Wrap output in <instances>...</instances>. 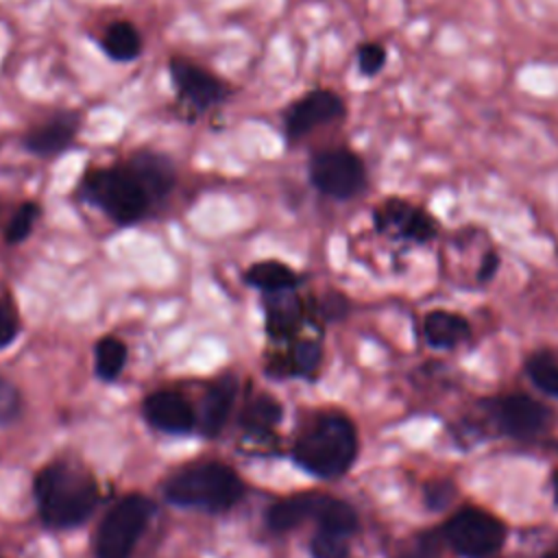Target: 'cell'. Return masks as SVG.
Listing matches in <instances>:
<instances>
[{"label": "cell", "mask_w": 558, "mask_h": 558, "mask_svg": "<svg viewBox=\"0 0 558 558\" xmlns=\"http://www.w3.org/2000/svg\"><path fill=\"white\" fill-rule=\"evenodd\" d=\"M294 460L312 475L331 480L342 475L355 453L357 434L353 423L336 412L318 416L294 442Z\"/></svg>", "instance_id": "cell-2"}, {"label": "cell", "mask_w": 558, "mask_h": 558, "mask_svg": "<svg viewBox=\"0 0 558 558\" xmlns=\"http://www.w3.org/2000/svg\"><path fill=\"white\" fill-rule=\"evenodd\" d=\"M146 421L168 434H185L194 427L196 416L192 405L177 392L159 390L144 401Z\"/></svg>", "instance_id": "cell-13"}, {"label": "cell", "mask_w": 558, "mask_h": 558, "mask_svg": "<svg viewBox=\"0 0 558 558\" xmlns=\"http://www.w3.org/2000/svg\"><path fill=\"white\" fill-rule=\"evenodd\" d=\"M281 418V405L272 397H255L244 414H242V425L253 432V434H266L275 427V423Z\"/></svg>", "instance_id": "cell-22"}, {"label": "cell", "mask_w": 558, "mask_h": 558, "mask_svg": "<svg viewBox=\"0 0 558 558\" xmlns=\"http://www.w3.org/2000/svg\"><path fill=\"white\" fill-rule=\"evenodd\" d=\"M310 551L314 558H349L347 536L318 530L310 543Z\"/></svg>", "instance_id": "cell-26"}, {"label": "cell", "mask_w": 558, "mask_h": 558, "mask_svg": "<svg viewBox=\"0 0 558 558\" xmlns=\"http://www.w3.org/2000/svg\"><path fill=\"white\" fill-rule=\"evenodd\" d=\"M316 521H318V530L333 532V534H340L347 538L357 530L355 510L347 501H340V499H333L327 495H323L320 508L316 512Z\"/></svg>", "instance_id": "cell-19"}, {"label": "cell", "mask_w": 558, "mask_h": 558, "mask_svg": "<svg viewBox=\"0 0 558 558\" xmlns=\"http://www.w3.org/2000/svg\"><path fill=\"white\" fill-rule=\"evenodd\" d=\"M78 190L118 225L140 222L155 203L129 163L87 170Z\"/></svg>", "instance_id": "cell-3"}, {"label": "cell", "mask_w": 558, "mask_h": 558, "mask_svg": "<svg viewBox=\"0 0 558 558\" xmlns=\"http://www.w3.org/2000/svg\"><path fill=\"white\" fill-rule=\"evenodd\" d=\"M126 362V344L120 338L105 336L96 344V373L100 379L113 381Z\"/></svg>", "instance_id": "cell-23"}, {"label": "cell", "mask_w": 558, "mask_h": 558, "mask_svg": "<svg viewBox=\"0 0 558 558\" xmlns=\"http://www.w3.org/2000/svg\"><path fill=\"white\" fill-rule=\"evenodd\" d=\"M39 214H41V209H39L37 203H33V201L22 203V205L17 207V211L11 216V220H9L7 229H4V240H7L9 244H17V242L26 240V238L31 235V231H33V227H35Z\"/></svg>", "instance_id": "cell-25"}, {"label": "cell", "mask_w": 558, "mask_h": 558, "mask_svg": "<svg viewBox=\"0 0 558 558\" xmlns=\"http://www.w3.org/2000/svg\"><path fill=\"white\" fill-rule=\"evenodd\" d=\"M525 371L538 390H543L545 395L558 397V364L549 355L545 353L532 355L525 364Z\"/></svg>", "instance_id": "cell-24"}, {"label": "cell", "mask_w": 558, "mask_h": 558, "mask_svg": "<svg viewBox=\"0 0 558 558\" xmlns=\"http://www.w3.org/2000/svg\"><path fill=\"white\" fill-rule=\"evenodd\" d=\"M493 416L499 429L512 438L538 436L551 421L549 410L527 395H510L499 399L493 408Z\"/></svg>", "instance_id": "cell-12"}, {"label": "cell", "mask_w": 558, "mask_h": 558, "mask_svg": "<svg viewBox=\"0 0 558 558\" xmlns=\"http://www.w3.org/2000/svg\"><path fill=\"white\" fill-rule=\"evenodd\" d=\"M312 185L336 201H349L366 187V166L351 148H325L307 163Z\"/></svg>", "instance_id": "cell-6"}, {"label": "cell", "mask_w": 558, "mask_h": 558, "mask_svg": "<svg viewBox=\"0 0 558 558\" xmlns=\"http://www.w3.org/2000/svg\"><path fill=\"white\" fill-rule=\"evenodd\" d=\"M320 362V344L314 340L299 342L292 351V364L296 373H312Z\"/></svg>", "instance_id": "cell-29"}, {"label": "cell", "mask_w": 558, "mask_h": 558, "mask_svg": "<svg viewBox=\"0 0 558 558\" xmlns=\"http://www.w3.org/2000/svg\"><path fill=\"white\" fill-rule=\"evenodd\" d=\"M246 281L253 283L255 288H262L266 292H281V290H292L296 283V275L292 268H288L281 262L266 259L257 262L246 270Z\"/></svg>", "instance_id": "cell-20"}, {"label": "cell", "mask_w": 558, "mask_h": 558, "mask_svg": "<svg viewBox=\"0 0 558 558\" xmlns=\"http://www.w3.org/2000/svg\"><path fill=\"white\" fill-rule=\"evenodd\" d=\"M320 501H323V495H316V493H301V495L281 499L268 508L266 521L275 532L292 530L305 519H316Z\"/></svg>", "instance_id": "cell-16"}, {"label": "cell", "mask_w": 558, "mask_h": 558, "mask_svg": "<svg viewBox=\"0 0 558 558\" xmlns=\"http://www.w3.org/2000/svg\"><path fill=\"white\" fill-rule=\"evenodd\" d=\"M81 120L83 118L78 111L61 109L50 118H46L44 122H39L37 126L28 129L22 144L28 153L37 157H46V159L57 157L74 144L81 131Z\"/></svg>", "instance_id": "cell-11"}, {"label": "cell", "mask_w": 558, "mask_h": 558, "mask_svg": "<svg viewBox=\"0 0 558 558\" xmlns=\"http://www.w3.org/2000/svg\"><path fill=\"white\" fill-rule=\"evenodd\" d=\"M244 484L233 469L220 462H205L179 471L163 486L168 501L177 506L220 512L240 501Z\"/></svg>", "instance_id": "cell-4"}, {"label": "cell", "mask_w": 558, "mask_h": 558, "mask_svg": "<svg viewBox=\"0 0 558 558\" xmlns=\"http://www.w3.org/2000/svg\"><path fill=\"white\" fill-rule=\"evenodd\" d=\"M499 266V257L495 253H486L484 259H482V266H480V272H477V279L480 281H486V279H493L495 270Z\"/></svg>", "instance_id": "cell-33"}, {"label": "cell", "mask_w": 558, "mask_h": 558, "mask_svg": "<svg viewBox=\"0 0 558 558\" xmlns=\"http://www.w3.org/2000/svg\"><path fill=\"white\" fill-rule=\"evenodd\" d=\"M153 504L142 495H126L100 521L94 551L96 558H131L146 523L150 521Z\"/></svg>", "instance_id": "cell-5"}, {"label": "cell", "mask_w": 558, "mask_h": 558, "mask_svg": "<svg viewBox=\"0 0 558 558\" xmlns=\"http://www.w3.org/2000/svg\"><path fill=\"white\" fill-rule=\"evenodd\" d=\"M543 558H558V547H556V549H551L549 554H545Z\"/></svg>", "instance_id": "cell-34"}, {"label": "cell", "mask_w": 558, "mask_h": 558, "mask_svg": "<svg viewBox=\"0 0 558 558\" xmlns=\"http://www.w3.org/2000/svg\"><path fill=\"white\" fill-rule=\"evenodd\" d=\"M347 116L344 100L325 87L310 89L296 98L283 113V135L288 144H296L301 137L312 133L318 126L331 124Z\"/></svg>", "instance_id": "cell-9"}, {"label": "cell", "mask_w": 558, "mask_h": 558, "mask_svg": "<svg viewBox=\"0 0 558 558\" xmlns=\"http://www.w3.org/2000/svg\"><path fill=\"white\" fill-rule=\"evenodd\" d=\"M20 410V395L17 390L0 377V425L9 423Z\"/></svg>", "instance_id": "cell-31"}, {"label": "cell", "mask_w": 558, "mask_h": 558, "mask_svg": "<svg viewBox=\"0 0 558 558\" xmlns=\"http://www.w3.org/2000/svg\"><path fill=\"white\" fill-rule=\"evenodd\" d=\"M355 61L362 76H377L388 61V50L377 41H366L357 48Z\"/></svg>", "instance_id": "cell-27"}, {"label": "cell", "mask_w": 558, "mask_h": 558, "mask_svg": "<svg viewBox=\"0 0 558 558\" xmlns=\"http://www.w3.org/2000/svg\"><path fill=\"white\" fill-rule=\"evenodd\" d=\"M423 331H425V338L432 347L451 349V347H458L460 342H464L469 338L471 327H469L466 318H462L453 312L436 310V312H429L425 316Z\"/></svg>", "instance_id": "cell-17"}, {"label": "cell", "mask_w": 558, "mask_h": 558, "mask_svg": "<svg viewBox=\"0 0 558 558\" xmlns=\"http://www.w3.org/2000/svg\"><path fill=\"white\" fill-rule=\"evenodd\" d=\"M453 497V486L445 480H438V482H432L427 488H425V499L429 504V508H445Z\"/></svg>", "instance_id": "cell-32"}, {"label": "cell", "mask_w": 558, "mask_h": 558, "mask_svg": "<svg viewBox=\"0 0 558 558\" xmlns=\"http://www.w3.org/2000/svg\"><path fill=\"white\" fill-rule=\"evenodd\" d=\"M168 74L179 107L183 109L187 120H194L196 116L222 105L231 94V87L220 76L192 63L185 57H170Z\"/></svg>", "instance_id": "cell-7"}, {"label": "cell", "mask_w": 558, "mask_h": 558, "mask_svg": "<svg viewBox=\"0 0 558 558\" xmlns=\"http://www.w3.org/2000/svg\"><path fill=\"white\" fill-rule=\"evenodd\" d=\"M126 163L140 177V181L144 183V187L148 190L153 201H161L172 190V185L177 181L172 161L161 153L144 150V153L133 155Z\"/></svg>", "instance_id": "cell-14"}, {"label": "cell", "mask_w": 558, "mask_h": 558, "mask_svg": "<svg viewBox=\"0 0 558 558\" xmlns=\"http://www.w3.org/2000/svg\"><path fill=\"white\" fill-rule=\"evenodd\" d=\"M399 558H440V543H438L436 534H432V532L418 534L399 554Z\"/></svg>", "instance_id": "cell-28"}, {"label": "cell", "mask_w": 558, "mask_h": 558, "mask_svg": "<svg viewBox=\"0 0 558 558\" xmlns=\"http://www.w3.org/2000/svg\"><path fill=\"white\" fill-rule=\"evenodd\" d=\"M373 218L379 233H392L412 242H427L438 231V222L423 207L410 205L401 198H388L381 203Z\"/></svg>", "instance_id": "cell-10"}, {"label": "cell", "mask_w": 558, "mask_h": 558, "mask_svg": "<svg viewBox=\"0 0 558 558\" xmlns=\"http://www.w3.org/2000/svg\"><path fill=\"white\" fill-rule=\"evenodd\" d=\"M235 379L227 375L207 390L201 408V432L205 436H216L225 427L235 399Z\"/></svg>", "instance_id": "cell-15"}, {"label": "cell", "mask_w": 558, "mask_h": 558, "mask_svg": "<svg viewBox=\"0 0 558 558\" xmlns=\"http://www.w3.org/2000/svg\"><path fill=\"white\" fill-rule=\"evenodd\" d=\"M442 536L458 556L486 558L504 545L506 527L482 508H462L445 523Z\"/></svg>", "instance_id": "cell-8"}, {"label": "cell", "mask_w": 558, "mask_h": 558, "mask_svg": "<svg viewBox=\"0 0 558 558\" xmlns=\"http://www.w3.org/2000/svg\"><path fill=\"white\" fill-rule=\"evenodd\" d=\"M100 48L102 52L118 63H126L133 61L142 54V35L140 31L126 22V20H118L113 24L107 26V31L100 37Z\"/></svg>", "instance_id": "cell-18"}, {"label": "cell", "mask_w": 558, "mask_h": 558, "mask_svg": "<svg viewBox=\"0 0 558 558\" xmlns=\"http://www.w3.org/2000/svg\"><path fill=\"white\" fill-rule=\"evenodd\" d=\"M41 519L50 527H74L89 519L98 504L94 480L68 464H50L35 480Z\"/></svg>", "instance_id": "cell-1"}, {"label": "cell", "mask_w": 558, "mask_h": 558, "mask_svg": "<svg viewBox=\"0 0 558 558\" xmlns=\"http://www.w3.org/2000/svg\"><path fill=\"white\" fill-rule=\"evenodd\" d=\"M299 301L294 296H288V290H281L277 296H272L268 305V331L272 336H288L299 325Z\"/></svg>", "instance_id": "cell-21"}, {"label": "cell", "mask_w": 558, "mask_h": 558, "mask_svg": "<svg viewBox=\"0 0 558 558\" xmlns=\"http://www.w3.org/2000/svg\"><path fill=\"white\" fill-rule=\"evenodd\" d=\"M17 333V314L11 299L0 296V349L11 344Z\"/></svg>", "instance_id": "cell-30"}]
</instances>
